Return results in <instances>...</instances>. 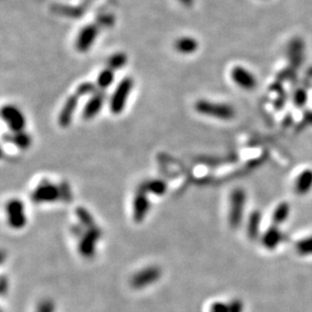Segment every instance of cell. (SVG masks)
<instances>
[{"label":"cell","mask_w":312,"mask_h":312,"mask_svg":"<svg viewBox=\"0 0 312 312\" xmlns=\"http://www.w3.org/2000/svg\"><path fill=\"white\" fill-rule=\"evenodd\" d=\"M194 110L200 115L222 121H229L236 115V110L230 103L209 100L206 98L196 100L194 103Z\"/></svg>","instance_id":"1"},{"label":"cell","mask_w":312,"mask_h":312,"mask_svg":"<svg viewBox=\"0 0 312 312\" xmlns=\"http://www.w3.org/2000/svg\"><path fill=\"white\" fill-rule=\"evenodd\" d=\"M72 197L68 184L57 185L50 181L41 182L32 193V200L36 203H51L57 200L69 201Z\"/></svg>","instance_id":"2"},{"label":"cell","mask_w":312,"mask_h":312,"mask_svg":"<svg viewBox=\"0 0 312 312\" xmlns=\"http://www.w3.org/2000/svg\"><path fill=\"white\" fill-rule=\"evenodd\" d=\"M134 87L135 80L131 76H127L119 81L108 101V107L111 114L120 115L124 111Z\"/></svg>","instance_id":"3"},{"label":"cell","mask_w":312,"mask_h":312,"mask_svg":"<svg viewBox=\"0 0 312 312\" xmlns=\"http://www.w3.org/2000/svg\"><path fill=\"white\" fill-rule=\"evenodd\" d=\"M246 205V192L242 188H235L229 195L228 223L232 229H237L243 220Z\"/></svg>","instance_id":"4"},{"label":"cell","mask_w":312,"mask_h":312,"mask_svg":"<svg viewBox=\"0 0 312 312\" xmlns=\"http://www.w3.org/2000/svg\"><path fill=\"white\" fill-rule=\"evenodd\" d=\"M2 118L12 134L26 131L27 117L23 110L14 104H6L2 108Z\"/></svg>","instance_id":"5"},{"label":"cell","mask_w":312,"mask_h":312,"mask_svg":"<svg viewBox=\"0 0 312 312\" xmlns=\"http://www.w3.org/2000/svg\"><path fill=\"white\" fill-rule=\"evenodd\" d=\"M229 77L232 83L243 91H253L258 86L257 76L244 66L235 65L230 69Z\"/></svg>","instance_id":"6"},{"label":"cell","mask_w":312,"mask_h":312,"mask_svg":"<svg viewBox=\"0 0 312 312\" xmlns=\"http://www.w3.org/2000/svg\"><path fill=\"white\" fill-rule=\"evenodd\" d=\"M101 236V230L97 226L91 228H85L83 233L78 237L79 244L78 251L80 255L85 259H91L95 256L96 244Z\"/></svg>","instance_id":"7"},{"label":"cell","mask_w":312,"mask_h":312,"mask_svg":"<svg viewBox=\"0 0 312 312\" xmlns=\"http://www.w3.org/2000/svg\"><path fill=\"white\" fill-rule=\"evenodd\" d=\"M99 36V28L96 24H88L84 26L77 34L75 39V49L81 54H85L91 50Z\"/></svg>","instance_id":"8"},{"label":"cell","mask_w":312,"mask_h":312,"mask_svg":"<svg viewBox=\"0 0 312 312\" xmlns=\"http://www.w3.org/2000/svg\"><path fill=\"white\" fill-rule=\"evenodd\" d=\"M162 276L159 266H148L135 273L131 278V286L134 289H144L155 284Z\"/></svg>","instance_id":"9"},{"label":"cell","mask_w":312,"mask_h":312,"mask_svg":"<svg viewBox=\"0 0 312 312\" xmlns=\"http://www.w3.org/2000/svg\"><path fill=\"white\" fill-rule=\"evenodd\" d=\"M8 223L14 229H22L27 224L26 207L22 200L11 199L8 201L7 206Z\"/></svg>","instance_id":"10"},{"label":"cell","mask_w":312,"mask_h":312,"mask_svg":"<svg viewBox=\"0 0 312 312\" xmlns=\"http://www.w3.org/2000/svg\"><path fill=\"white\" fill-rule=\"evenodd\" d=\"M81 97L78 96L76 93L71 94L68 96V98L65 100L59 115H58V123L61 128L67 129L71 126L73 122L75 113L77 111V108L79 106V99Z\"/></svg>","instance_id":"11"},{"label":"cell","mask_w":312,"mask_h":312,"mask_svg":"<svg viewBox=\"0 0 312 312\" xmlns=\"http://www.w3.org/2000/svg\"><path fill=\"white\" fill-rule=\"evenodd\" d=\"M106 100V94L104 91L98 90L86 101L83 109H82V117L84 120H92L95 118L102 110L104 103Z\"/></svg>","instance_id":"12"},{"label":"cell","mask_w":312,"mask_h":312,"mask_svg":"<svg viewBox=\"0 0 312 312\" xmlns=\"http://www.w3.org/2000/svg\"><path fill=\"white\" fill-rule=\"evenodd\" d=\"M148 191L143 184L138 189L134 198V219L136 222H142L147 216L150 209V200Z\"/></svg>","instance_id":"13"},{"label":"cell","mask_w":312,"mask_h":312,"mask_svg":"<svg viewBox=\"0 0 312 312\" xmlns=\"http://www.w3.org/2000/svg\"><path fill=\"white\" fill-rule=\"evenodd\" d=\"M174 50L183 56H190L199 50V42L191 36H182L175 40L173 44Z\"/></svg>","instance_id":"14"},{"label":"cell","mask_w":312,"mask_h":312,"mask_svg":"<svg viewBox=\"0 0 312 312\" xmlns=\"http://www.w3.org/2000/svg\"><path fill=\"white\" fill-rule=\"evenodd\" d=\"M312 190V169L301 171L294 181V191L298 196H305Z\"/></svg>","instance_id":"15"},{"label":"cell","mask_w":312,"mask_h":312,"mask_svg":"<svg viewBox=\"0 0 312 312\" xmlns=\"http://www.w3.org/2000/svg\"><path fill=\"white\" fill-rule=\"evenodd\" d=\"M282 232L278 225H271L261 236V242L263 246L268 251H274L282 241Z\"/></svg>","instance_id":"16"},{"label":"cell","mask_w":312,"mask_h":312,"mask_svg":"<svg viewBox=\"0 0 312 312\" xmlns=\"http://www.w3.org/2000/svg\"><path fill=\"white\" fill-rule=\"evenodd\" d=\"M262 224V213L259 210H254L248 214L246 220V234L251 239H257L260 236Z\"/></svg>","instance_id":"17"},{"label":"cell","mask_w":312,"mask_h":312,"mask_svg":"<svg viewBox=\"0 0 312 312\" xmlns=\"http://www.w3.org/2000/svg\"><path fill=\"white\" fill-rule=\"evenodd\" d=\"M291 213V206L288 202L282 201L274 208L272 213V222L275 225H280L286 222Z\"/></svg>","instance_id":"18"},{"label":"cell","mask_w":312,"mask_h":312,"mask_svg":"<svg viewBox=\"0 0 312 312\" xmlns=\"http://www.w3.org/2000/svg\"><path fill=\"white\" fill-rule=\"evenodd\" d=\"M115 73H116L115 71H113L112 69L108 67L102 69L97 75L96 83H95L98 90H101V91L107 90L114 83Z\"/></svg>","instance_id":"19"},{"label":"cell","mask_w":312,"mask_h":312,"mask_svg":"<svg viewBox=\"0 0 312 312\" xmlns=\"http://www.w3.org/2000/svg\"><path fill=\"white\" fill-rule=\"evenodd\" d=\"M11 141L17 148L23 151L30 149L31 146L33 145V138L27 131L13 134Z\"/></svg>","instance_id":"20"},{"label":"cell","mask_w":312,"mask_h":312,"mask_svg":"<svg viewBox=\"0 0 312 312\" xmlns=\"http://www.w3.org/2000/svg\"><path fill=\"white\" fill-rule=\"evenodd\" d=\"M143 186L146 188V190L149 193H152V194L157 195V196L164 195L167 192V189H168L167 183L162 179L149 180V181L145 182V184H143Z\"/></svg>","instance_id":"21"},{"label":"cell","mask_w":312,"mask_h":312,"mask_svg":"<svg viewBox=\"0 0 312 312\" xmlns=\"http://www.w3.org/2000/svg\"><path fill=\"white\" fill-rule=\"evenodd\" d=\"M129 61V57L123 52H117L112 54L108 60H107V66L108 68L112 69L113 71H118L120 69H123Z\"/></svg>","instance_id":"22"},{"label":"cell","mask_w":312,"mask_h":312,"mask_svg":"<svg viewBox=\"0 0 312 312\" xmlns=\"http://www.w3.org/2000/svg\"><path fill=\"white\" fill-rule=\"evenodd\" d=\"M295 251L302 257L312 256V235L299 239L295 244Z\"/></svg>","instance_id":"23"},{"label":"cell","mask_w":312,"mask_h":312,"mask_svg":"<svg viewBox=\"0 0 312 312\" xmlns=\"http://www.w3.org/2000/svg\"><path fill=\"white\" fill-rule=\"evenodd\" d=\"M97 91H98V88H97L95 83H92V82H82V83H80L77 86L75 93L78 96L83 97V96H91L92 94H94Z\"/></svg>","instance_id":"24"},{"label":"cell","mask_w":312,"mask_h":312,"mask_svg":"<svg viewBox=\"0 0 312 312\" xmlns=\"http://www.w3.org/2000/svg\"><path fill=\"white\" fill-rule=\"evenodd\" d=\"M55 303L50 298L41 300L37 306V312H55Z\"/></svg>","instance_id":"25"},{"label":"cell","mask_w":312,"mask_h":312,"mask_svg":"<svg viewBox=\"0 0 312 312\" xmlns=\"http://www.w3.org/2000/svg\"><path fill=\"white\" fill-rule=\"evenodd\" d=\"M209 312H229L228 302L223 301H214L209 307Z\"/></svg>","instance_id":"26"},{"label":"cell","mask_w":312,"mask_h":312,"mask_svg":"<svg viewBox=\"0 0 312 312\" xmlns=\"http://www.w3.org/2000/svg\"><path fill=\"white\" fill-rule=\"evenodd\" d=\"M228 307H229V312H243L244 306L243 302L238 299L234 298L228 302Z\"/></svg>","instance_id":"27"}]
</instances>
